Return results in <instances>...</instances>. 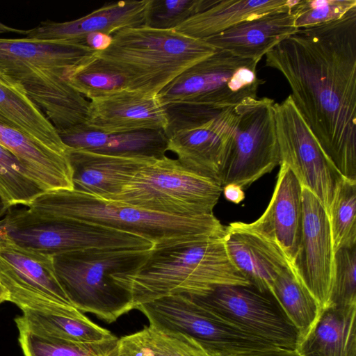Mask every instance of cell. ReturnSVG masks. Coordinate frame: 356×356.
Instances as JSON below:
<instances>
[{
  "mask_svg": "<svg viewBox=\"0 0 356 356\" xmlns=\"http://www.w3.org/2000/svg\"><path fill=\"white\" fill-rule=\"evenodd\" d=\"M265 57L339 175L356 181V6L339 19L298 29Z\"/></svg>",
  "mask_w": 356,
  "mask_h": 356,
  "instance_id": "obj_1",
  "label": "cell"
},
{
  "mask_svg": "<svg viewBox=\"0 0 356 356\" xmlns=\"http://www.w3.org/2000/svg\"><path fill=\"white\" fill-rule=\"evenodd\" d=\"M132 308L161 297L202 295L220 286L251 285L232 261L224 236H193L154 245L144 261L112 275Z\"/></svg>",
  "mask_w": 356,
  "mask_h": 356,
  "instance_id": "obj_2",
  "label": "cell"
},
{
  "mask_svg": "<svg viewBox=\"0 0 356 356\" xmlns=\"http://www.w3.org/2000/svg\"><path fill=\"white\" fill-rule=\"evenodd\" d=\"M95 54L72 41L0 38V71L23 88L57 131H63L87 122L90 102L67 77Z\"/></svg>",
  "mask_w": 356,
  "mask_h": 356,
  "instance_id": "obj_3",
  "label": "cell"
},
{
  "mask_svg": "<svg viewBox=\"0 0 356 356\" xmlns=\"http://www.w3.org/2000/svg\"><path fill=\"white\" fill-rule=\"evenodd\" d=\"M35 212L112 228L143 237L154 246L193 236L225 235L213 214L179 217L145 211L75 190L47 191L28 206Z\"/></svg>",
  "mask_w": 356,
  "mask_h": 356,
  "instance_id": "obj_4",
  "label": "cell"
},
{
  "mask_svg": "<svg viewBox=\"0 0 356 356\" xmlns=\"http://www.w3.org/2000/svg\"><path fill=\"white\" fill-rule=\"evenodd\" d=\"M112 36L109 47L95 57L121 74L128 89L152 95L216 50L175 29L147 25L124 29Z\"/></svg>",
  "mask_w": 356,
  "mask_h": 356,
  "instance_id": "obj_5",
  "label": "cell"
},
{
  "mask_svg": "<svg viewBox=\"0 0 356 356\" xmlns=\"http://www.w3.org/2000/svg\"><path fill=\"white\" fill-rule=\"evenodd\" d=\"M150 250H84L52 256V261L57 280L73 306L111 323L133 309L130 293L112 275L138 267Z\"/></svg>",
  "mask_w": 356,
  "mask_h": 356,
  "instance_id": "obj_6",
  "label": "cell"
},
{
  "mask_svg": "<svg viewBox=\"0 0 356 356\" xmlns=\"http://www.w3.org/2000/svg\"><path fill=\"white\" fill-rule=\"evenodd\" d=\"M222 192L218 182L163 156L141 167L108 200L169 216L193 217L213 214Z\"/></svg>",
  "mask_w": 356,
  "mask_h": 356,
  "instance_id": "obj_7",
  "label": "cell"
},
{
  "mask_svg": "<svg viewBox=\"0 0 356 356\" xmlns=\"http://www.w3.org/2000/svg\"><path fill=\"white\" fill-rule=\"evenodd\" d=\"M0 240L47 256L90 249L147 250L139 236L97 225L10 209L0 220Z\"/></svg>",
  "mask_w": 356,
  "mask_h": 356,
  "instance_id": "obj_8",
  "label": "cell"
},
{
  "mask_svg": "<svg viewBox=\"0 0 356 356\" xmlns=\"http://www.w3.org/2000/svg\"><path fill=\"white\" fill-rule=\"evenodd\" d=\"M259 62L216 50L184 71L157 96L164 106H236L248 99L257 97L259 88L265 82L257 74Z\"/></svg>",
  "mask_w": 356,
  "mask_h": 356,
  "instance_id": "obj_9",
  "label": "cell"
},
{
  "mask_svg": "<svg viewBox=\"0 0 356 356\" xmlns=\"http://www.w3.org/2000/svg\"><path fill=\"white\" fill-rule=\"evenodd\" d=\"M269 97L248 99L234 106V122L220 172L223 187L243 189L280 164L273 105Z\"/></svg>",
  "mask_w": 356,
  "mask_h": 356,
  "instance_id": "obj_10",
  "label": "cell"
},
{
  "mask_svg": "<svg viewBox=\"0 0 356 356\" xmlns=\"http://www.w3.org/2000/svg\"><path fill=\"white\" fill-rule=\"evenodd\" d=\"M150 326L186 335L210 355H229L273 347L199 305L186 294H172L138 305Z\"/></svg>",
  "mask_w": 356,
  "mask_h": 356,
  "instance_id": "obj_11",
  "label": "cell"
},
{
  "mask_svg": "<svg viewBox=\"0 0 356 356\" xmlns=\"http://www.w3.org/2000/svg\"><path fill=\"white\" fill-rule=\"evenodd\" d=\"M186 295L262 341L295 350L298 330L270 291H261L252 285H229L202 295Z\"/></svg>",
  "mask_w": 356,
  "mask_h": 356,
  "instance_id": "obj_12",
  "label": "cell"
},
{
  "mask_svg": "<svg viewBox=\"0 0 356 356\" xmlns=\"http://www.w3.org/2000/svg\"><path fill=\"white\" fill-rule=\"evenodd\" d=\"M280 163L322 203L327 213L341 177L325 154L289 95L273 105Z\"/></svg>",
  "mask_w": 356,
  "mask_h": 356,
  "instance_id": "obj_13",
  "label": "cell"
},
{
  "mask_svg": "<svg viewBox=\"0 0 356 356\" xmlns=\"http://www.w3.org/2000/svg\"><path fill=\"white\" fill-rule=\"evenodd\" d=\"M0 283L8 301L21 309L73 316L83 313L73 306L59 284L52 257L24 250L0 240Z\"/></svg>",
  "mask_w": 356,
  "mask_h": 356,
  "instance_id": "obj_14",
  "label": "cell"
},
{
  "mask_svg": "<svg viewBox=\"0 0 356 356\" xmlns=\"http://www.w3.org/2000/svg\"><path fill=\"white\" fill-rule=\"evenodd\" d=\"M302 232L292 268L321 309L327 308L334 277V256L329 217L320 200L302 186Z\"/></svg>",
  "mask_w": 356,
  "mask_h": 356,
  "instance_id": "obj_15",
  "label": "cell"
},
{
  "mask_svg": "<svg viewBox=\"0 0 356 356\" xmlns=\"http://www.w3.org/2000/svg\"><path fill=\"white\" fill-rule=\"evenodd\" d=\"M234 118V106L216 108L196 123L166 134L167 150L175 153L188 170L221 184Z\"/></svg>",
  "mask_w": 356,
  "mask_h": 356,
  "instance_id": "obj_16",
  "label": "cell"
},
{
  "mask_svg": "<svg viewBox=\"0 0 356 356\" xmlns=\"http://www.w3.org/2000/svg\"><path fill=\"white\" fill-rule=\"evenodd\" d=\"M165 107L157 95L123 89L90 101L87 127L108 134L165 131Z\"/></svg>",
  "mask_w": 356,
  "mask_h": 356,
  "instance_id": "obj_17",
  "label": "cell"
},
{
  "mask_svg": "<svg viewBox=\"0 0 356 356\" xmlns=\"http://www.w3.org/2000/svg\"><path fill=\"white\" fill-rule=\"evenodd\" d=\"M280 170L268 207L248 225L283 252L291 268L298 252L302 218V185L284 163Z\"/></svg>",
  "mask_w": 356,
  "mask_h": 356,
  "instance_id": "obj_18",
  "label": "cell"
},
{
  "mask_svg": "<svg viewBox=\"0 0 356 356\" xmlns=\"http://www.w3.org/2000/svg\"><path fill=\"white\" fill-rule=\"evenodd\" d=\"M152 0L120 1L104 4L79 19L56 22H41L26 30V38L42 40H66L81 43L88 34L104 33L112 35L127 28L146 25Z\"/></svg>",
  "mask_w": 356,
  "mask_h": 356,
  "instance_id": "obj_19",
  "label": "cell"
},
{
  "mask_svg": "<svg viewBox=\"0 0 356 356\" xmlns=\"http://www.w3.org/2000/svg\"><path fill=\"white\" fill-rule=\"evenodd\" d=\"M224 241L234 263L251 285L261 291L270 292L276 277L291 268L282 250L247 222L226 226Z\"/></svg>",
  "mask_w": 356,
  "mask_h": 356,
  "instance_id": "obj_20",
  "label": "cell"
},
{
  "mask_svg": "<svg viewBox=\"0 0 356 356\" xmlns=\"http://www.w3.org/2000/svg\"><path fill=\"white\" fill-rule=\"evenodd\" d=\"M73 190L111 200L153 158L113 156L84 149L67 150Z\"/></svg>",
  "mask_w": 356,
  "mask_h": 356,
  "instance_id": "obj_21",
  "label": "cell"
},
{
  "mask_svg": "<svg viewBox=\"0 0 356 356\" xmlns=\"http://www.w3.org/2000/svg\"><path fill=\"white\" fill-rule=\"evenodd\" d=\"M297 29L291 10H279L242 22L204 40L216 50L260 60Z\"/></svg>",
  "mask_w": 356,
  "mask_h": 356,
  "instance_id": "obj_22",
  "label": "cell"
},
{
  "mask_svg": "<svg viewBox=\"0 0 356 356\" xmlns=\"http://www.w3.org/2000/svg\"><path fill=\"white\" fill-rule=\"evenodd\" d=\"M57 132L68 148L99 154L158 159L168 151L162 130L108 134L81 125Z\"/></svg>",
  "mask_w": 356,
  "mask_h": 356,
  "instance_id": "obj_23",
  "label": "cell"
},
{
  "mask_svg": "<svg viewBox=\"0 0 356 356\" xmlns=\"http://www.w3.org/2000/svg\"><path fill=\"white\" fill-rule=\"evenodd\" d=\"M0 145L13 154L47 191L73 190L67 154L58 153L24 134L1 124Z\"/></svg>",
  "mask_w": 356,
  "mask_h": 356,
  "instance_id": "obj_24",
  "label": "cell"
},
{
  "mask_svg": "<svg viewBox=\"0 0 356 356\" xmlns=\"http://www.w3.org/2000/svg\"><path fill=\"white\" fill-rule=\"evenodd\" d=\"M300 0H214L211 6L174 29L204 40L249 19L279 11L291 10Z\"/></svg>",
  "mask_w": 356,
  "mask_h": 356,
  "instance_id": "obj_25",
  "label": "cell"
},
{
  "mask_svg": "<svg viewBox=\"0 0 356 356\" xmlns=\"http://www.w3.org/2000/svg\"><path fill=\"white\" fill-rule=\"evenodd\" d=\"M294 350L299 356H356V306L323 309Z\"/></svg>",
  "mask_w": 356,
  "mask_h": 356,
  "instance_id": "obj_26",
  "label": "cell"
},
{
  "mask_svg": "<svg viewBox=\"0 0 356 356\" xmlns=\"http://www.w3.org/2000/svg\"><path fill=\"white\" fill-rule=\"evenodd\" d=\"M0 124L17 130L48 148L67 154L57 130L17 83L0 80Z\"/></svg>",
  "mask_w": 356,
  "mask_h": 356,
  "instance_id": "obj_27",
  "label": "cell"
},
{
  "mask_svg": "<svg viewBox=\"0 0 356 356\" xmlns=\"http://www.w3.org/2000/svg\"><path fill=\"white\" fill-rule=\"evenodd\" d=\"M22 311V315L15 318L17 328H24L38 334L78 343H99L115 337L83 314L73 316L31 308Z\"/></svg>",
  "mask_w": 356,
  "mask_h": 356,
  "instance_id": "obj_28",
  "label": "cell"
},
{
  "mask_svg": "<svg viewBox=\"0 0 356 356\" xmlns=\"http://www.w3.org/2000/svg\"><path fill=\"white\" fill-rule=\"evenodd\" d=\"M113 356H211L196 341L152 326L118 340Z\"/></svg>",
  "mask_w": 356,
  "mask_h": 356,
  "instance_id": "obj_29",
  "label": "cell"
},
{
  "mask_svg": "<svg viewBox=\"0 0 356 356\" xmlns=\"http://www.w3.org/2000/svg\"><path fill=\"white\" fill-rule=\"evenodd\" d=\"M270 292L298 330V341L312 328L322 310L321 307L291 267L284 270L276 277Z\"/></svg>",
  "mask_w": 356,
  "mask_h": 356,
  "instance_id": "obj_30",
  "label": "cell"
},
{
  "mask_svg": "<svg viewBox=\"0 0 356 356\" xmlns=\"http://www.w3.org/2000/svg\"><path fill=\"white\" fill-rule=\"evenodd\" d=\"M24 356H113L118 338L99 343H78L55 339L18 327Z\"/></svg>",
  "mask_w": 356,
  "mask_h": 356,
  "instance_id": "obj_31",
  "label": "cell"
},
{
  "mask_svg": "<svg viewBox=\"0 0 356 356\" xmlns=\"http://www.w3.org/2000/svg\"><path fill=\"white\" fill-rule=\"evenodd\" d=\"M327 214L334 252L356 246V181L340 177Z\"/></svg>",
  "mask_w": 356,
  "mask_h": 356,
  "instance_id": "obj_32",
  "label": "cell"
},
{
  "mask_svg": "<svg viewBox=\"0 0 356 356\" xmlns=\"http://www.w3.org/2000/svg\"><path fill=\"white\" fill-rule=\"evenodd\" d=\"M45 191L18 159L0 145V193L8 204L27 207Z\"/></svg>",
  "mask_w": 356,
  "mask_h": 356,
  "instance_id": "obj_33",
  "label": "cell"
},
{
  "mask_svg": "<svg viewBox=\"0 0 356 356\" xmlns=\"http://www.w3.org/2000/svg\"><path fill=\"white\" fill-rule=\"evenodd\" d=\"M67 79L75 90L90 100L128 89L126 79L99 61L95 55L72 71Z\"/></svg>",
  "mask_w": 356,
  "mask_h": 356,
  "instance_id": "obj_34",
  "label": "cell"
},
{
  "mask_svg": "<svg viewBox=\"0 0 356 356\" xmlns=\"http://www.w3.org/2000/svg\"><path fill=\"white\" fill-rule=\"evenodd\" d=\"M213 2L214 0H152L146 25L154 29H174Z\"/></svg>",
  "mask_w": 356,
  "mask_h": 356,
  "instance_id": "obj_35",
  "label": "cell"
},
{
  "mask_svg": "<svg viewBox=\"0 0 356 356\" xmlns=\"http://www.w3.org/2000/svg\"><path fill=\"white\" fill-rule=\"evenodd\" d=\"M330 306H356V246L343 248L335 252Z\"/></svg>",
  "mask_w": 356,
  "mask_h": 356,
  "instance_id": "obj_36",
  "label": "cell"
},
{
  "mask_svg": "<svg viewBox=\"0 0 356 356\" xmlns=\"http://www.w3.org/2000/svg\"><path fill=\"white\" fill-rule=\"evenodd\" d=\"M355 6L356 0H300L291 12L298 29L339 19Z\"/></svg>",
  "mask_w": 356,
  "mask_h": 356,
  "instance_id": "obj_37",
  "label": "cell"
},
{
  "mask_svg": "<svg viewBox=\"0 0 356 356\" xmlns=\"http://www.w3.org/2000/svg\"><path fill=\"white\" fill-rule=\"evenodd\" d=\"M211 356H299L294 350L269 347L257 350L243 351L229 355H211Z\"/></svg>",
  "mask_w": 356,
  "mask_h": 356,
  "instance_id": "obj_38",
  "label": "cell"
},
{
  "mask_svg": "<svg viewBox=\"0 0 356 356\" xmlns=\"http://www.w3.org/2000/svg\"><path fill=\"white\" fill-rule=\"evenodd\" d=\"M113 40V36L104 33H93L85 36L81 43L96 52H100L109 47Z\"/></svg>",
  "mask_w": 356,
  "mask_h": 356,
  "instance_id": "obj_39",
  "label": "cell"
},
{
  "mask_svg": "<svg viewBox=\"0 0 356 356\" xmlns=\"http://www.w3.org/2000/svg\"><path fill=\"white\" fill-rule=\"evenodd\" d=\"M222 193L226 200L234 204H238L245 199L244 189L235 184L224 186Z\"/></svg>",
  "mask_w": 356,
  "mask_h": 356,
  "instance_id": "obj_40",
  "label": "cell"
},
{
  "mask_svg": "<svg viewBox=\"0 0 356 356\" xmlns=\"http://www.w3.org/2000/svg\"><path fill=\"white\" fill-rule=\"evenodd\" d=\"M9 32L17 33L24 35L26 33V30L14 29L10 26H8L0 22V34L5 33H9Z\"/></svg>",
  "mask_w": 356,
  "mask_h": 356,
  "instance_id": "obj_41",
  "label": "cell"
},
{
  "mask_svg": "<svg viewBox=\"0 0 356 356\" xmlns=\"http://www.w3.org/2000/svg\"><path fill=\"white\" fill-rule=\"evenodd\" d=\"M12 207L0 193V218L6 213Z\"/></svg>",
  "mask_w": 356,
  "mask_h": 356,
  "instance_id": "obj_42",
  "label": "cell"
},
{
  "mask_svg": "<svg viewBox=\"0 0 356 356\" xmlns=\"http://www.w3.org/2000/svg\"><path fill=\"white\" fill-rule=\"evenodd\" d=\"M8 301V294L0 283V302Z\"/></svg>",
  "mask_w": 356,
  "mask_h": 356,
  "instance_id": "obj_43",
  "label": "cell"
},
{
  "mask_svg": "<svg viewBox=\"0 0 356 356\" xmlns=\"http://www.w3.org/2000/svg\"><path fill=\"white\" fill-rule=\"evenodd\" d=\"M0 80L3 81L7 83H10L8 81V80L6 79V77L3 75V74L1 72V71H0Z\"/></svg>",
  "mask_w": 356,
  "mask_h": 356,
  "instance_id": "obj_44",
  "label": "cell"
},
{
  "mask_svg": "<svg viewBox=\"0 0 356 356\" xmlns=\"http://www.w3.org/2000/svg\"><path fill=\"white\" fill-rule=\"evenodd\" d=\"M0 303H1V302H0Z\"/></svg>",
  "mask_w": 356,
  "mask_h": 356,
  "instance_id": "obj_45",
  "label": "cell"
}]
</instances>
